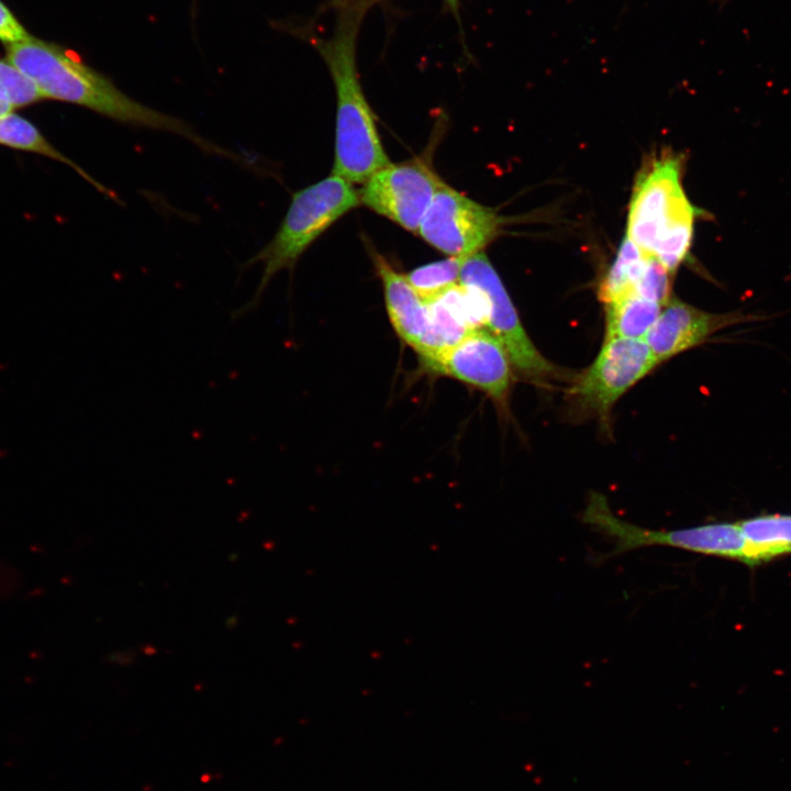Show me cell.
Returning a JSON list of instances; mask_svg holds the SVG:
<instances>
[{
	"instance_id": "obj_21",
	"label": "cell",
	"mask_w": 791,
	"mask_h": 791,
	"mask_svg": "<svg viewBox=\"0 0 791 791\" xmlns=\"http://www.w3.org/2000/svg\"><path fill=\"white\" fill-rule=\"evenodd\" d=\"M458 1H459V0H445V3H446L447 7L449 8V10H450L452 12H454L455 14H456L457 11H458Z\"/></svg>"
},
{
	"instance_id": "obj_5",
	"label": "cell",
	"mask_w": 791,
	"mask_h": 791,
	"mask_svg": "<svg viewBox=\"0 0 791 791\" xmlns=\"http://www.w3.org/2000/svg\"><path fill=\"white\" fill-rule=\"evenodd\" d=\"M459 283L477 289L487 305V330L504 346L513 367L526 379L547 385L562 372L535 347L506 289L484 253L464 257Z\"/></svg>"
},
{
	"instance_id": "obj_10",
	"label": "cell",
	"mask_w": 791,
	"mask_h": 791,
	"mask_svg": "<svg viewBox=\"0 0 791 791\" xmlns=\"http://www.w3.org/2000/svg\"><path fill=\"white\" fill-rule=\"evenodd\" d=\"M750 319L738 312L716 314L670 299L644 341L658 364L705 342L714 333Z\"/></svg>"
},
{
	"instance_id": "obj_22",
	"label": "cell",
	"mask_w": 791,
	"mask_h": 791,
	"mask_svg": "<svg viewBox=\"0 0 791 791\" xmlns=\"http://www.w3.org/2000/svg\"><path fill=\"white\" fill-rule=\"evenodd\" d=\"M12 110L13 109L9 104L0 100V115L12 112Z\"/></svg>"
},
{
	"instance_id": "obj_9",
	"label": "cell",
	"mask_w": 791,
	"mask_h": 791,
	"mask_svg": "<svg viewBox=\"0 0 791 791\" xmlns=\"http://www.w3.org/2000/svg\"><path fill=\"white\" fill-rule=\"evenodd\" d=\"M444 182L421 161L388 164L374 172L359 192V201L401 227L417 232Z\"/></svg>"
},
{
	"instance_id": "obj_2",
	"label": "cell",
	"mask_w": 791,
	"mask_h": 791,
	"mask_svg": "<svg viewBox=\"0 0 791 791\" xmlns=\"http://www.w3.org/2000/svg\"><path fill=\"white\" fill-rule=\"evenodd\" d=\"M337 3L338 15L332 36L311 41L327 65L336 92L333 175L350 183H364L390 160L357 73V35L367 9L348 0Z\"/></svg>"
},
{
	"instance_id": "obj_16",
	"label": "cell",
	"mask_w": 791,
	"mask_h": 791,
	"mask_svg": "<svg viewBox=\"0 0 791 791\" xmlns=\"http://www.w3.org/2000/svg\"><path fill=\"white\" fill-rule=\"evenodd\" d=\"M464 257H448L411 270L405 278L419 297L428 302L459 283Z\"/></svg>"
},
{
	"instance_id": "obj_8",
	"label": "cell",
	"mask_w": 791,
	"mask_h": 791,
	"mask_svg": "<svg viewBox=\"0 0 791 791\" xmlns=\"http://www.w3.org/2000/svg\"><path fill=\"white\" fill-rule=\"evenodd\" d=\"M423 369L486 393L501 410L509 406L512 363L501 342L487 328L469 332L438 355L421 361Z\"/></svg>"
},
{
	"instance_id": "obj_20",
	"label": "cell",
	"mask_w": 791,
	"mask_h": 791,
	"mask_svg": "<svg viewBox=\"0 0 791 791\" xmlns=\"http://www.w3.org/2000/svg\"><path fill=\"white\" fill-rule=\"evenodd\" d=\"M348 1H352V2H354V3H356V4H358V5H360V7H363V8H365V9L368 10V8H369L374 2L379 1V0H348Z\"/></svg>"
},
{
	"instance_id": "obj_4",
	"label": "cell",
	"mask_w": 791,
	"mask_h": 791,
	"mask_svg": "<svg viewBox=\"0 0 791 791\" xmlns=\"http://www.w3.org/2000/svg\"><path fill=\"white\" fill-rule=\"evenodd\" d=\"M359 202L352 183L333 174L297 191L274 237L245 263L244 267L261 264L263 275L249 301L231 313L232 320L255 310L270 280L280 270L291 269L325 230Z\"/></svg>"
},
{
	"instance_id": "obj_3",
	"label": "cell",
	"mask_w": 791,
	"mask_h": 791,
	"mask_svg": "<svg viewBox=\"0 0 791 791\" xmlns=\"http://www.w3.org/2000/svg\"><path fill=\"white\" fill-rule=\"evenodd\" d=\"M701 214L682 188L680 158L664 155L635 180L625 237L673 274L689 253Z\"/></svg>"
},
{
	"instance_id": "obj_19",
	"label": "cell",
	"mask_w": 791,
	"mask_h": 791,
	"mask_svg": "<svg viewBox=\"0 0 791 791\" xmlns=\"http://www.w3.org/2000/svg\"><path fill=\"white\" fill-rule=\"evenodd\" d=\"M30 36L12 12L0 1V41L5 45L20 42Z\"/></svg>"
},
{
	"instance_id": "obj_17",
	"label": "cell",
	"mask_w": 791,
	"mask_h": 791,
	"mask_svg": "<svg viewBox=\"0 0 791 791\" xmlns=\"http://www.w3.org/2000/svg\"><path fill=\"white\" fill-rule=\"evenodd\" d=\"M44 99L33 81L8 59H0V100L12 109Z\"/></svg>"
},
{
	"instance_id": "obj_15",
	"label": "cell",
	"mask_w": 791,
	"mask_h": 791,
	"mask_svg": "<svg viewBox=\"0 0 791 791\" xmlns=\"http://www.w3.org/2000/svg\"><path fill=\"white\" fill-rule=\"evenodd\" d=\"M648 257L625 237L612 266L599 285V299L606 304L634 293V287Z\"/></svg>"
},
{
	"instance_id": "obj_18",
	"label": "cell",
	"mask_w": 791,
	"mask_h": 791,
	"mask_svg": "<svg viewBox=\"0 0 791 791\" xmlns=\"http://www.w3.org/2000/svg\"><path fill=\"white\" fill-rule=\"evenodd\" d=\"M671 275L660 261L649 256L634 287V293L664 307L671 299Z\"/></svg>"
},
{
	"instance_id": "obj_14",
	"label": "cell",
	"mask_w": 791,
	"mask_h": 791,
	"mask_svg": "<svg viewBox=\"0 0 791 791\" xmlns=\"http://www.w3.org/2000/svg\"><path fill=\"white\" fill-rule=\"evenodd\" d=\"M662 305L636 293L605 304V339L645 338L661 312Z\"/></svg>"
},
{
	"instance_id": "obj_7",
	"label": "cell",
	"mask_w": 791,
	"mask_h": 791,
	"mask_svg": "<svg viewBox=\"0 0 791 791\" xmlns=\"http://www.w3.org/2000/svg\"><path fill=\"white\" fill-rule=\"evenodd\" d=\"M501 218L443 183L436 191L417 230L420 236L449 257L482 252L498 234Z\"/></svg>"
},
{
	"instance_id": "obj_1",
	"label": "cell",
	"mask_w": 791,
	"mask_h": 791,
	"mask_svg": "<svg viewBox=\"0 0 791 791\" xmlns=\"http://www.w3.org/2000/svg\"><path fill=\"white\" fill-rule=\"evenodd\" d=\"M7 59L27 76L44 99L68 102L114 121L170 132L203 152L239 163L242 156L204 138L183 120L123 92L110 78L54 43L27 36L7 45Z\"/></svg>"
},
{
	"instance_id": "obj_12",
	"label": "cell",
	"mask_w": 791,
	"mask_h": 791,
	"mask_svg": "<svg viewBox=\"0 0 791 791\" xmlns=\"http://www.w3.org/2000/svg\"><path fill=\"white\" fill-rule=\"evenodd\" d=\"M0 145L35 153L63 163L77 171L79 176L102 194L114 201H120L115 192L96 180L69 157L55 148L33 123L13 112L0 115Z\"/></svg>"
},
{
	"instance_id": "obj_13",
	"label": "cell",
	"mask_w": 791,
	"mask_h": 791,
	"mask_svg": "<svg viewBox=\"0 0 791 791\" xmlns=\"http://www.w3.org/2000/svg\"><path fill=\"white\" fill-rule=\"evenodd\" d=\"M737 524L745 539L744 562L759 564L791 553V515H764Z\"/></svg>"
},
{
	"instance_id": "obj_11",
	"label": "cell",
	"mask_w": 791,
	"mask_h": 791,
	"mask_svg": "<svg viewBox=\"0 0 791 791\" xmlns=\"http://www.w3.org/2000/svg\"><path fill=\"white\" fill-rule=\"evenodd\" d=\"M381 280L387 313L397 335L420 356L430 334V314L404 275L394 270L379 254H372Z\"/></svg>"
},
{
	"instance_id": "obj_6",
	"label": "cell",
	"mask_w": 791,
	"mask_h": 791,
	"mask_svg": "<svg viewBox=\"0 0 791 791\" xmlns=\"http://www.w3.org/2000/svg\"><path fill=\"white\" fill-rule=\"evenodd\" d=\"M658 365L644 339H605L569 396L579 411L605 421L617 400Z\"/></svg>"
}]
</instances>
